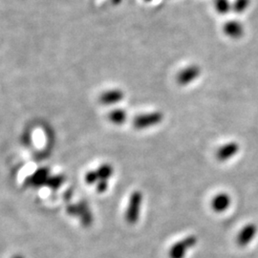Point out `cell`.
Returning <instances> with one entry per match:
<instances>
[{
	"instance_id": "obj_1",
	"label": "cell",
	"mask_w": 258,
	"mask_h": 258,
	"mask_svg": "<svg viewBox=\"0 0 258 258\" xmlns=\"http://www.w3.org/2000/svg\"><path fill=\"white\" fill-rule=\"evenodd\" d=\"M144 196L139 191L133 192L129 198V206L126 211V220L130 225H134L138 222L140 217V211L143 205Z\"/></svg>"
},
{
	"instance_id": "obj_5",
	"label": "cell",
	"mask_w": 258,
	"mask_h": 258,
	"mask_svg": "<svg viewBox=\"0 0 258 258\" xmlns=\"http://www.w3.org/2000/svg\"><path fill=\"white\" fill-rule=\"evenodd\" d=\"M257 231H258L257 226L253 225V224H249L247 226H244L240 230V232L238 233L237 238H236V242H237L238 246H240V247L248 246L252 242V240L255 238Z\"/></svg>"
},
{
	"instance_id": "obj_8",
	"label": "cell",
	"mask_w": 258,
	"mask_h": 258,
	"mask_svg": "<svg viewBox=\"0 0 258 258\" xmlns=\"http://www.w3.org/2000/svg\"><path fill=\"white\" fill-rule=\"evenodd\" d=\"M229 206H230V197L228 196V194H224V193L217 194L212 199V202H211L212 210L218 213H222L226 211Z\"/></svg>"
},
{
	"instance_id": "obj_11",
	"label": "cell",
	"mask_w": 258,
	"mask_h": 258,
	"mask_svg": "<svg viewBox=\"0 0 258 258\" xmlns=\"http://www.w3.org/2000/svg\"><path fill=\"white\" fill-rule=\"evenodd\" d=\"M97 174L99 177V180H104V181H108L114 172L113 166L109 163H102L100 164L97 168ZM98 180V181H99Z\"/></svg>"
},
{
	"instance_id": "obj_12",
	"label": "cell",
	"mask_w": 258,
	"mask_h": 258,
	"mask_svg": "<svg viewBox=\"0 0 258 258\" xmlns=\"http://www.w3.org/2000/svg\"><path fill=\"white\" fill-rule=\"evenodd\" d=\"M99 180V177H98V174H97V169H94V170H90L88 171L85 176H84V181L86 184L88 185H94V184H97Z\"/></svg>"
},
{
	"instance_id": "obj_2",
	"label": "cell",
	"mask_w": 258,
	"mask_h": 258,
	"mask_svg": "<svg viewBox=\"0 0 258 258\" xmlns=\"http://www.w3.org/2000/svg\"><path fill=\"white\" fill-rule=\"evenodd\" d=\"M198 239L194 235H189L176 242L168 251L169 258H185L188 252L196 246Z\"/></svg>"
},
{
	"instance_id": "obj_3",
	"label": "cell",
	"mask_w": 258,
	"mask_h": 258,
	"mask_svg": "<svg viewBox=\"0 0 258 258\" xmlns=\"http://www.w3.org/2000/svg\"><path fill=\"white\" fill-rule=\"evenodd\" d=\"M163 120V114L160 111L145 113L137 116L133 120V127L136 129H146L161 124Z\"/></svg>"
},
{
	"instance_id": "obj_10",
	"label": "cell",
	"mask_w": 258,
	"mask_h": 258,
	"mask_svg": "<svg viewBox=\"0 0 258 258\" xmlns=\"http://www.w3.org/2000/svg\"><path fill=\"white\" fill-rule=\"evenodd\" d=\"M128 119V112L122 108L114 109L109 112L108 114V120L114 124V125H122L124 124Z\"/></svg>"
},
{
	"instance_id": "obj_13",
	"label": "cell",
	"mask_w": 258,
	"mask_h": 258,
	"mask_svg": "<svg viewBox=\"0 0 258 258\" xmlns=\"http://www.w3.org/2000/svg\"><path fill=\"white\" fill-rule=\"evenodd\" d=\"M108 189V181L104 180H99L96 184V190L98 194H103L107 191Z\"/></svg>"
},
{
	"instance_id": "obj_4",
	"label": "cell",
	"mask_w": 258,
	"mask_h": 258,
	"mask_svg": "<svg viewBox=\"0 0 258 258\" xmlns=\"http://www.w3.org/2000/svg\"><path fill=\"white\" fill-rule=\"evenodd\" d=\"M201 70L198 66L193 65L182 70L176 77V81L181 86H186L191 84L200 76Z\"/></svg>"
},
{
	"instance_id": "obj_7",
	"label": "cell",
	"mask_w": 258,
	"mask_h": 258,
	"mask_svg": "<svg viewBox=\"0 0 258 258\" xmlns=\"http://www.w3.org/2000/svg\"><path fill=\"white\" fill-rule=\"evenodd\" d=\"M239 146L236 143H228L221 146L216 152V158L220 161H225L232 158L238 152Z\"/></svg>"
},
{
	"instance_id": "obj_9",
	"label": "cell",
	"mask_w": 258,
	"mask_h": 258,
	"mask_svg": "<svg viewBox=\"0 0 258 258\" xmlns=\"http://www.w3.org/2000/svg\"><path fill=\"white\" fill-rule=\"evenodd\" d=\"M78 206H79L78 217H80L81 224L85 227L91 226L93 223V215L88 205L85 202H80Z\"/></svg>"
},
{
	"instance_id": "obj_6",
	"label": "cell",
	"mask_w": 258,
	"mask_h": 258,
	"mask_svg": "<svg viewBox=\"0 0 258 258\" xmlns=\"http://www.w3.org/2000/svg\"><path fill=\"white\" fill-rule=\"evenodd\" d=\"M124 97H125V93L123 90L112 89L102 93L98 97V100L103 105H112L122 101Z\"/></svg>"
}]
</instances>
